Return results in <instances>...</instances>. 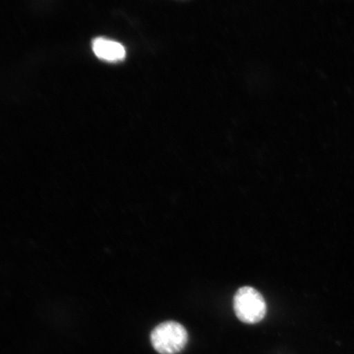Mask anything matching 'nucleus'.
Listing matches in <instances>:
<instances>
[{
	"label": "nucleus",
	"instance_id": "f257e3e1",
	"mask_svg": "<svg viewBox=\"0 0 354 354\" xmlns=\"http://www.w3.org/2000/svg\"><path fill=\"white\" fill-rule=\"evenodd\" d=\"M188 342L187 330L180 323L166 322L155 327L151 333V343L161 354H176L183 351Z\"/></svg>",
	"mask_w": 354,
	"mask_h": 354
},
{
	"label": "nucleus",
	"instance_id": "f03ea898",
	"mask_svg": "<svg viewBox=\"0 0 354 354\" xmlns=\"http://www.w3.org/2000/svg\"><path fill=\"white\" fill-rule=\"evenodd\" d=\"M234 310L241 322L255 324L263 319L267 313V304L258 290L245 286L234 295Z\"/></svg>",
	"mask_w": 354,
	"mask_h": 354
},
{
	"label": "nucleus",
	"instance_id": "7ed1b4c3",
	"mask_svg": "<svg viewBox=\"0 0 354 354\" xmlns=\"http://www.w3.org/2000/svg\"><path fill=\"white\" fill-rule=\"evenodd\" d=\"M92 48L99 59L110 63H117L126 57L125 48L112 39L96 38L93 41Z\"/></svg>",
	"mask_w": 354,
	"mask_h": 354
}]
</instances>
